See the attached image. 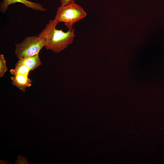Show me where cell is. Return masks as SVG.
<instances>
[{"label": "cell", "instance_id": "6da1fadb", "mask_svg": "<svg viewBox=\"0 0 164 164\" xmlns=\"http://www.w3.org/2000/svg\"><path fill=\"white\" fill-rule=\"evenodd\" d=\"M57 23L54 20H50L45 28L38 36L44 38L46 40L45 47L55 53H60L66 49L73 42L75 35L73 27L66 32L56 27Z\"/></svg>", "mask_w": 164, "mask_h": 164}, {"label": "cell", "instance_id": "7a4b0ae2", "mask_svg": "<svg viewBox=\"0 0 164 164\" xmlns=\"http://www.w3.org/2000/svg\"><path fill=\"white\" fill-rule=\"evenodd\" d=\"M87 15V13L83 8L74 2L59 7L53 20L57 24L60 22H64L69 29L72 27L76 22L85 18Z\"/></svg>", "mask_w": 164, "mask_h": 164}, {"label": "cell", "instance_id": "3957f363", "mask_svg": "<svg viewBox=\"0 0 164 164\" xmlns=\"http://www.w3.org/2000/svg\"><path fill=\"white\" fill-rule=\"evenodd\" d=\"M46 42L44 38L38 36L27 37L22 42L15 43V55L19 59L39 54Z\"/></svg>", "mask_w": 164, "mask_h": 164}, {"label": "cell", "instance_id": "277c9868", "mask_svg": "<svg viewBox=\"0 0 164 164\" xmlns=\"http://www.w3.org/2000/svg\"><path fill=\"white\" fill-rule=\"evenodd\" d=\"M19 2L24 4L27 7L36 10L46 11V9L40 3L33 2L27 0H3L0 3V10L2 13L6 12L10 4Z\"/></svg>", "mask_w": 164, "mask_h": 164}, {"label": "cell", "instance_id": "5b68a950", "mask_svg": "<svg viewBox=\"0 0 164 164\" xmlns=\"http://www.w3.org/2000/svg\"><path fill=\"white\" fill-rule=\"evenodd\" d=\"M12 84L23 92L26 91L27 87L31 86L33 81L28 75L19 74L13 75L10 77Z\"/></svg>", "mask_w": 164, "mask_h": 164}, {"label": "cell", "instance_id": "8992f818", "mask_svg": "<svg viewBox=\"0 0 164 164\" xmlns=\"http://www.w3.org/2000/svg\"><path fill=\"white\" fill-rule=\"evenodd\" d=\"M15 66L24 65L29 68L30 71H32L42 65L39 54L34 56L18 59Z\"/></svg>", "mask_w": 164, "mask_h": 164}, {"label": "cell", "instance_id": "52a82bcc", "mask_svg": "<svg viewBox=\"0 0 164 164\" xmlns=\"http://www.w3.org/2000/svg\"><path fill=\"white\" fill-rule=\"evenodd\" d=\"M30 71L29 67L23 65L15 66L14 69L9 70L11 74L13 75L22 74L28 76Z\"/></svg>", "mask_w": 164, "mask_h": 164}, {"label": "cell", "instance_id": "ba28073f", "mask_svg": "<svg viewBox=\"0 0 164 164\" xmlns=\"http://www.w3.org/2000/svg\"><path fill=\"white\" fill-rule=\"evenodd\" d=\"M8 69L6 65V61L4 55L0 54V77H2L6 72Z\"/></svg>", "mask_w": 164, "mask_h": 164}, {"label": "cell", "instance_id": "9c48e42d", "mask_svg": "<svg viewBox=\"0 0 164 164\" xmlns=\"http://www.w3.org/2000/svg\"><path fill=\"white\" fill-rule=\"evenodd\" d=\"M17 159L15 161V164H28L26 158L24 156L18 155L17 157Z\"/></svg>", "mask_w": 164, "mask_h": 164}, {"label": "cell", "instance_id": "30bf717a", "mask_svg": "<svg viewBox=\"0 0 164 164\" xmlns=\"http://www.w3.org/2000/svg\"><path fill=\"white\" fill-rule=\"evenodd\" d=\"M60 1L61 6H64L74 2V0H60Z\"/></svg>", "mask_w": 164, "mask_h": 164}, {"label": "cell", "instance_id": "8fae6325", "mask_svg": "<svg viewBox=\"0 0 164 164\" xmlns=\"http://www.w3.org/2000/svg\"><path fill=\"white\" fill-rule=\"evenodd\" d=\"M8 161H3L2 160H0V164H8Z\"/></svg>", "mask_w": 164, "mask_h": 164}]
</instances>
